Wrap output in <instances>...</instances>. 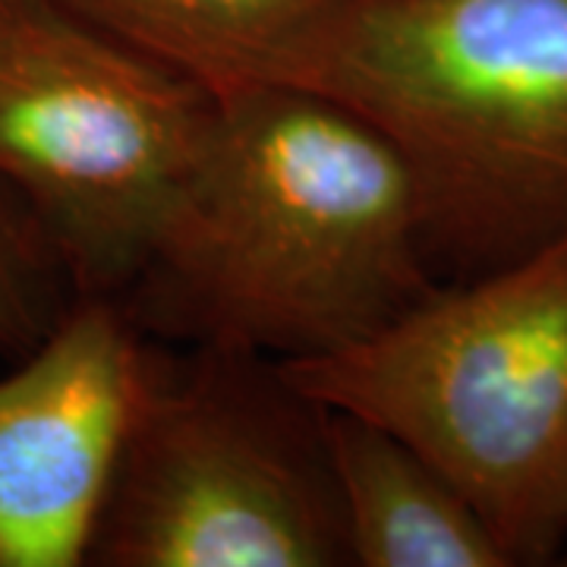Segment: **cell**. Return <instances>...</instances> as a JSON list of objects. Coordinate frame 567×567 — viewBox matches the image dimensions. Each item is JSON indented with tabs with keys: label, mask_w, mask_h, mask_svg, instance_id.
<instances>
[{
	"label": "cell",
	"mask_w": 567,
	"mask_h": 567,
	"mask_svg": "<svg viewBox=\"0 0 567 567\" xmlns=\"http://www.w3.org/2000/svg\"><path fill=\"white\" fill-rule=\"evenodd\" d=\"M404 162L300 85L221 95L140 278L133 322L271 360L357 344L435 284Z\"/></svg>",
	"instance_id": "cell-1"
},
{
	"label": "cell",
	"mask_w": 567,
	"mask_h": 567,
	"mask_svg": "<svg viewBox=\"0 0 567 567\" xmlns=\"http://www.w3.org/2000/svg\"><path fill=\"white\" fill-rule=\"evenodd\" d=\"M268 82L398 152L429 262L483 275L567 230V0H344Z\"/></svg>",
	"instance_id": "cell-2"
},
{
	"label": "cell",
	"mask_w": 567,
	"mask_h": 567,
	"mask_svg": "<svg viewBox=\"0 0 567 567\" xmlns=\"http://www.w3.org/2000/svg\"><path fill=\"white\" fill-rule=\"evenodd\" d=\"M275 365L306 401L423 454L511 565L567 543V230L357 344Z\"/></svg>",
	"instance_id": "cell-3"
},
{
	"label": "cell",
	"mask_w": 567,
	"mask_h": 567,
	"mask_svg": "<svg viewBox=\"0 0 567 567\" xmlns=\"http://www.w3.org/2000/svg\"><path fill=\"white\" fill-rule=\"evenodd\" d=\"M155 360L89 561L107 567L350 565L322 410L259 353Z\"/></svg>",
	"instance_id": "cell-4"
},
{
	"label": "cell",
	"mask_w": 567,
	"mask_h": 567,
	"mask_svg": "<svg viewBox=\"0 0 567 567\" xmlns=\"http://www.w3.org/2000/svg\"><path fill=\"white\" fill-rule=\"evenodd\" d=\"M218 99L48 0H0V181L51 240L73 297L140 278Z\"/></svg>",
	"instance_id": "cell-5"
},
{
	"label": "cell",
	"mask_w": 567,
	"mask_h": 567,
	"mask_svg": "<svg viewBox=\"0 0 567 567\" xmlns=\"http://www.w3.org/2000/svg\"><path fill=\"white\" fill-rule=\"evenodd\" d=\"M155 360L114 297H73L0 379V567L89 561Z\"/></svg>",
	"instance_id": "cell-6"
},
{
	"label": "cell",
	"mask_w": 567,
	"mask_h": 567,
	"mask_svg": "<svg viewBox=\"0 0 567 567\" xmlns=\"http://www.w3.org/2000/svg\"><path fill=\"white\" fill-rule=\"evenodd\" d=\"M322 410L350 565L507 567L505 548L435 466L382 425Z\"/></svg>",
	"instance_id": "cell-7"
},
{
	"label": "cell",
	"mask_w": 567,
	"mask_h": 567,
	"mask_svg": "<svg viewBox=\"0 0 567 567\" xmlns=\"http://www.w3.org/2000/svg\"><path fill=\"white\" fill-rule=\"evenodd\" d=\"M104 39L205 85L215 99L262 85L344 0H48Z\"/></svg>",
	"instance_id": "cell-8"
},
{
	"label": "cell",
	"mask_w": 567,
	"mask_h": 567,
	"mask_svg": "<svg viewBox=\"0 0 567 567\" xmlns=\"http://www.w3.org/2000/svg\"><path fill=\"white\" fill-rule=\"evenodd\" d=\"M73 287L41 224L0 181V350L29 353L58 324Z\"/></svg>",
	"instance_id": "cell-9"
}]
</instances>
